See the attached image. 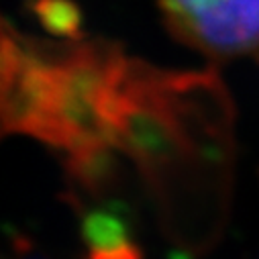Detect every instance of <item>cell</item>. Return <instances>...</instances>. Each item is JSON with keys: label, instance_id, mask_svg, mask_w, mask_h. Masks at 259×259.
<instances>
[{"label": "cell", "instance_id": "8992f818", "mask_svg": "<svg viewBox=\"0 0 259 259\" xmlns=\"http://www.w3.org/2000/svg\"><path fill=\"white\" fill-rule=\"evenodd\" d=\"M31 11L51 37L82 39V13L74 0H31Z\"/></svg>", "mask_w": 259, "mask_h": 259}, {"label": "cell", "instance_id": "277c9868", "mask_svg": "<svg viewBox=\"0 0 259 259\" xmlns=\"http://www.w3.org/2000/svg\"><path fill=\"white\" fill-rule=\"evenodd\" d=\"M116 147L102 145L80 153H70L66 159V178L74 192L68 194V200L100 198L112 190L118 180Z\"/></svg>", "mask_w": 259, "mask_h": 259}, {"label": "cell", "instance_id": "6da1fadb", "mask_svg": "<svg viewBox=\"0 0 259 259\" xmlns=\"http://www.w3.org/2000/svg\"><path fill=\"white\" fill-rule=\"evenodd\" d=\"M112 145L131 157L163 233L190 253L221 237L233 186V104L214 72L128 59L106 104Z\"/></svg>", "mask_w": 259, "mask_h": 259}, {"label": "cell", "instance_id": "5b68a950", "mask_svg": "<svg viewBox=\"0 0 259 259\" xmlns=\"http://www.w3.org/2000/svg\"><path fill=\"white\" fill-rule=\"evenodd\" d=\"M80 214V233L82 241L88 247V255L118 251L135 245L131 235V225L124 210H118L108 204H74Z\"/></svg>", "mask_w": 259, "mask_h": 259}, {"label": "cell", "instance_id": "7a4b0ae2", "mask_svg": "<svg viewBox=\"0 0 259 259\" xmlns=\"http://www.w3.org/2000/svg\"><path fill=\"white\" fill-rule=\"evenodd\" d=\"M51 92L37 139L70 153L112 145L106 104L126 63L116 43L92 39L51 45Z\"/></svg>", "mask_w": 259, "mask_h": 259}, {"label": "cell", "instance_id": "3957f363", "mask_svg": "<svg viewBox=\"0 0 259 259\" xmlns=\"http://www.w3.org/2000/svg\"><path fill=\"white\" fill-rule=\"evenodd\" d=\"M169 33L212 59L259 53V0H159Z\"/></svg>", "mask_w": 259, "mask_h": 259}]
</instances>
